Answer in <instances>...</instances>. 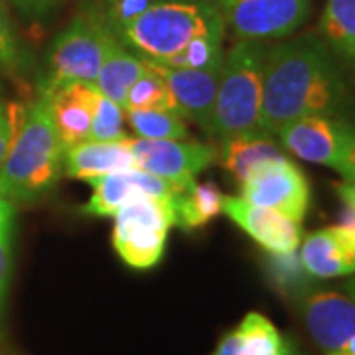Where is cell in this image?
I'll use <instances>...</instances> for the list:
<instances>
[{
	"instance_id": "cell-33",
	"label": "cell",
	"mask_w": 355,
	"mask_h": 355,
	"mask_svg": "<svg viewBox=\"0 0 355 355\" xmlns=\"http://www.w3.org/2000/svg\"><path fill=\"white\" fill-rule=\"evenodd\" d=\"M334 188L338 191V196L343 200V203L349 205L355 211V182H345V180H343L340 184H336Z\"/></svg>"
},
{
	"instance_id": "cell-23",
	"label": "cell",
	"mask_w": 355,
	"mask_h": 355,
	"mask_svg": "<svg viewBox=\"0 0 355 355\" xmlns=\"http://www.w3.org/2000/svg\"><path fill=\"white\" fill-rule=\"evenodd\" d=\"M223 36H225V24L211 28L200 36L191 38L178 53L158 64L172 67V69H202V67L221 64L225 58Z\"/></svg>"
},
{
	"instance_id": "cell-7",
	"label": "cell",
	"mask_w": 355,
	"mask_h": 355,
	"mask_svg": "<svg viewBox=\"0 0 355 355\" xmlns=\"http://www.w3.org/2000/svg\"><path fill=\"white\" fill-rule=\"evenodd\" d=\"M174 225V202L137 198L114 216L113 245L135 268H150L164 254L166 235Z\"/></svg>"
},
{
	"instance_id": "cell-13",
	"label": "cell",
	"mask_w": 355,
	"mask_h": 355,
	"mask_svg": "<svg viewBox=\"0 0 355 355\" xmlns=\"http://www.w3.org/2000/svg\"><path fill=\"white\" fill-rule=\"evenodd\" d=\"M306 328L328 355H342L355 338V302L340 292L310 294L302 306Z\"/></svg>"
},
{
	"instance_id": "cell-32",
	"label": "cell",
	"mask_w": 355,
	"mask_h": 355,
	"mask_svg": "<svg viewBox=\"0 0 355 355\" xmlns=\"http://www.w3.org/2000/svg\"><path fill=\"white\" fill-rule=\"evenodd\" d=\"M14 4L30 16H42L53 10L62 0H12Z\"/></svg>"
},
{
	"instance_id": "cell-3",
	"label": "cell",
	"mask_w": 355,
	"mask_h": 355,
	"mask_svg": "<svg viewBox=\"0 0 355 355\" xmlns=\"http://www.w3.org/2000/svg\"><path fill=\"white\" fill-rule=\"evenodd\" d=\"M268 48L265 42L237 40L223 60L209 135L219 140L263 135L261 103ZM265 137V135H263Z\"/></svg>"
},
{
	"instance_id": "cell-16",
	"label": "cell",
	"mask_w": 355,
	"mask_h": 355,
	"mask_svg": "<svg viewBox=\"0 0 355 355\" xmlns=\"http://www.w3.org/2000/svg\"><path fill=\"white\" fill-rule=\"evenodd\" d=\"M95 91L97 87L85 83H65L48 93H40L50 107L51 121L64 150L89 140Z\"/></svg>"
},
{
	"instance_id": "cell-2",
	"label": "cell",
	"mask_w": 355,
	"mask_h": 355,
	"mask_svg": "<svg viewBox=\"0 0 355 355\" xmlns=\"http://www.w3.org/2000/svg\"><path fill=\"white\" fill-rule=\"evenodd\" d=\"M64 174V146L44 97L26 107L24 121L0 168V198L34 202Z\"/></svg>"
},
{
	"instance_id": "cell-1",
	"label": "cell",
	"mask_w": 355,
	"mask_h": 355,
	"mask_svg": "<svg viewBox=\"0 0 355 355\" xmlns=\"http://www.w3.org/2000/svg\"><path fill=\"white\" fill-rule=\"evenodd\" d=\"M349 105L347 83L324 40L304 34L266 51L259 121L265 137L304 116H340Z\"/></svg>"
},
{
	"instance_id": "cell-36",
	"label": "cell",
	"mask_w": 355,
	"mask_h": 355,
	"mask_svg": "<svg viewBox=\"0 0 355 355\" xmlns=\"http://www.w3.org/2000/svg\"><path fill=\"white\" fill-rule=\"evenodd\" d=\"M2 105H4V103H0V109H2Z\"/></svg>"
},
{
	"instance_id": "cell-34",
	"label": "cell",
	"mask_w": 355,
	"mask_h": 355,
	"mask_svg": "<svg viewBox=\"0 0 355 355\" xmlns=\"http://www.w3.org/2000/svg\"><path fill=\"white\" fill-rule=\"evenodd\" d=\"M14 214H16L14 203L0 198V227H2L4 223H8V221H14Z\"/></svg>"
},
{
	"instance_id": "cell-37",
	"label": "cell",
	"mask_w": 355,
	"mask_h": 355,
	"mask_svg": "<svg viewBox=\"0 0 355 355\" xmlns=\"http://www.w3.org/2000/svg\"><path fill=\"white\" fill-rule=\"evenodd\" d=\"M211 2H216V0H211Z\"/></svg>"
},
{
	"instance_id": "cell-30",
	"label": "cell",
	"mask_w": 355,
	"mask_h": 355,
	"mask_svg": "<svg viewBox=\"0 0 355 355\" xmlns=\"http://www.w3.org/2000/svg\"><path fill=\"white\" fill-rule=\"evenodd\" d=\"M26 107L22 103H4L0 109V168L12 148V142L24 121Z\"/></svg>"
},
{
	"instance_id": "cell-8",
	"label": "cell",
	"mask_w": 355,
	"mask_h": 355,
	"mask_svg": "<svg viewBox=\"0 0 355 355\" xmlns=\"http://www.w3.org/2000/svg\"><path fill=\"white\" fill-rule=\"evenodd\" d=\"M139 170L170 182L180 193L196 184V176L217 162V148L196 140L128 139Z\"/></svg>"
},
{
	"instance_id": "cell-4",
	"label": "cell",
	"mask_w": 355,
	"mask_h": 355,
	"mask_svg": "<svg viewBox=\"0 0 355 355\" xmlns=\"http://www.w3.org/2000/svg\"><path fill=\"white\" fill-rule=\"evenodd\" d=\"M223 24V16L211 0H162L135 18L119 38L146 60L164 62L191 38Z\"/></svg>"
},
{
	"instance_id": "cell-35",
	"label": "cell",
	"mask_w": 355,
	"mask_h": 355,
	"mask_svg": "<svg viewBox=\"0 0 355 355\" xmlns=\"http://www.w3.org/2000/svg\"><path fill=\"white\" fill-rule=\"evenodd\" d=\"M345 291H347V296L352 298L355 302V277L352 280H347V284H345Z\"/></svg>"
},
{
	"instance_id": "cell-10",
	"label": "cell",
	"mask_w": 355,
	"mask_h": 355,
	"mask_svg": "<svg viewBox=\"0 0 355 355\" xmlns=\"http://www.w3.org/2000/svg\"><path fill=\"white\" fill-rule=\"evenodd\" d=\"M235 40L284 38L306 20L308 0H216Z\"/></svg>"
},
{
	"instance_id": "cell-25",
	"label": "cell",
	"mask_w": 355,
	"mask_h": 355,
	"mask_svg": "<svg viewBox=\"0 0 355 355\" xmlns=\"http://www.w3.org/2000/svg\"><path fill=\"white\" fill-rule=\"evenodd\" d=\"M130 128L140 139L186 140L190 137L184 116L174 111H125Z\"/></svg>"
},
{
	"instance_id": "cell-9",
	"label": "cell",
	"mask_w": 355,
	"mask_h": 355,
	"mask_svg": "<svg viewBox=\"0 0 355 355\" xmlns=\"http://www.w3.org/2000/svg\"><path fill=\"white\" fill-rule=\"evenodd\" d=\"M239 198L302 223L310 205V186L304 172L282 154L266 160L243 182Z\"/></svg>"
},
{
	"instance_id": "cell-14",
	"label": "cell",
	"mask_w": 355,
	"mask_h": 355,
	"mask_svg": "<svg viewBox=\"0 0 355 355\" xmlns=\"http://www.w3.org/2000/svg\"><path fill=\"white\" fill-rule=\"evenodd\" d=\"M223 214L233 223H237L249 237H253L265 251L272 254L294 253L302 239L300 223L280 216L272 209L245 202L243 198L225 196Z\"/></svg>"
},
{
	"instance_id": "cell-6",
	"label": "cell",
	"mask_w": 355,
	"mask_h": 355,
	"mask_svg": "<svg viewBox=\"0 0 355 355\" xmlns=\"http://www.w3.org/2000/svg\"><path fill=\"white\" fill-rule=\"evenodd\" d=\"M284 150L355 182V127L340 116H304L279 130Z\"/></svg>"
},
{
	"instance_id": "cell-12",
	"label": "cell",
	"mask_w": 355,
	"mask_h": 355,
	"mask_svg": "<svg viewBox=\"0 0 355 355\" xmlns=\"http://www.w3.org/2000/svg\"><path fill=\"white\" fill-rule=\"evenodd\" d=\"M148 62L164 79L166 87L176 103L178 113L184 119H191L205 132H209L223 62L202 69H172L154 60Z\"/></svg>"
},
{
	"instance_id": "cell-20",
	"label": "cell",
	"mask_w": 355,
	"mask_h": 355,
	"mask_svg": "<svg viewBox=\"0 0 355 355\" xmlns=\"http://www.w3.org/2000/svg\"><path fill=\"white\" fill-rule=\"evenodd\" d=\"M219 142L221 144L217 146V162L239 184H243L266 160L282 156L279 144L270 137H263V135L237 137Z\"/></svg>"
},
{
	"instance_id": "cell-24",
	"label": "cell",
	"mask_w": 355,
	"mask_h": 355,
	"mask_svg": "<svg viewBox=\"0 0 355 355\" xmlns=\"http://www.w3.org/2000/svg\"><path fill=\"white\" fill-rule=\"evenodd\" d=\"M125 111H174L178 113L176 103L166 87L164 79L148 60H146V69L142 71V76L128 89Z\"/></svg>"
},
{
	"instance_id": "cell-26",
	"label": "cell",
	"mask_w": 355,
	"mask_h": 355,
	"mask_svg": "<svg viewBox=\"0 0 355 355\" xmlns=\"http://www.w3.org/2000/svg\"><path fill=\"white\" fill-rule=\"evenodd\" d=\"M127 139L125 132V111L95 91L93 99V119H91V130H89V140L95 142H119Z\"/></svg>"
},
{
	"instance_id": "cell-22",
	"label": "cell",
	"mask_w": 355,
	"mask_h": 355,
	"mask_svg": "<svg viewBox=\"0 0 355 355\" xmlns=\"http://www.w3.org/2000/svg\"><path fill=\"white\" fill-rule=\"evenodd\" d=\"M320 30L334 53L355 64V0H328Z\"/></svg>"
},
{
	"instance_id": "cell-17",
	"label": "cell",
	"mask_w": 355,
	"mask_h": 355,
	"mask_svg": "<svg viewBox=\"0 0 355 355\" xmlns=\"http://www.w3.org/2000/svg\"><path fill=\"white\" fill-rule=\"evenodd\" d=\"M137 168L135 156L130 153L128 139L119 142H95L85 140L64 150V174L76 180L127 172Z\"/></svg>"
},
{
	"instance_id": "cell-5",
	"label": "cell",
	"mask_w": 355,
	"mask_h": 355,
	"mask_svg": "<svg viewBox=\"0 0 355 355\" xmlns=\"http://www.w3.org/2000/svg\"><path fill=\"white\" fill-rule=\"evenodd\" d=\"M111 32L103 8H81L71 24L51 44L48 73L40 83V93H48L65 83H85L95 87L105 42Z\"/></svg>"
},
{
	"instance_id": "cell-29",
	"label": "cell",
	"mask_w": 355,
	"mask_h": 355,
	"mask_svg": "<svg viewBox=\"0 0 355 355\" xmlns=\"http://www.w3.org/2000/svg\"><path fill=\"white\" fill-rule=\"evenodd\" d=\"M268 266H270L272 279L286 291L300 288L306 282L304 266L300 263V259L296 257V251L286 254L268 253Z\"/></svg>"
},
{
	"instance_id": "cell-11",
	"label": "cell",
	"mask_w": 355,
	"mask_h": 355,
	"mask_svg": "<svg viewBox=\"0 0 355 355\" xmlns=\"http://www.w3.org/2000/svg\"><path fill=\"white\" fill-rule=\"evenodd\" d=\"M87 182L93 188V193L89 202L81 207V211L95 217H114L123 205L137 198L146 196L162 202H174L180 193L170 182L139 168L91 178Z\"/></svg>"
},
{
	"instance_id": "cell-28",
	"label": "cell",
	"mask_w": 355,
	"mask_h": 355,
	"mask_svg": "<svg viewBox=\"0 0 355 355\" xmlns=\"http://www.w3.org/2000/svg\"><path fill=\"white\" fill-rule=\"evenodd\" d=\"M22 65V50L14 32L8 10L0 0V69L14 73Z\"/></svg>"
},
{
	"instance_id": "cell-21",
	"label": "cell",
	"mask_w": 355,
	"mask_h": 355,
	"mask_svg": "<svg viewBox=\"0 0 355 355\" xmlns=\"http://www.w3.org/2000/svg\"><path fill=\"white\" fill-rule=\"evenodd\" d=\"M225 193L214 182L193 184L174 200V225L184 231L200 229L223 214Z\"/></svg>"
},
{
	"instance_id": "cell-19",
	"label": "cell",
	"mask_w": 355,
	"mask_h": 355,
	"mask_svg": "<svg viewBox=\"0 0 355 355\" xmlns=\"http://www.w3.org/2000/svg\"><path fill=\"white\" fill-rule=\"evenodd\" d=\"M144 69H146V60L130 53L121 38L111 32L105 42V53H103L95 87L101 95L116 103L125 111L128 89L135 85V81L142 76Z\"/></svg>"
},
{
	"instance_id": "cell-18",
	"label": "cell",
	"mask_w": 355,
	"mask_h": 355,
	"mask_svg": "<svg viewBox=\"0 0 355 355\" xmlns=\"http://www.w3.org/2000/svg\"><path fill=\"white\" fill-rule=\"evenodd\" d=\"M211 355H300L296 345L284 338L263 314L251 312L241 324L225 334Z\"/></svg>"
},
{
	"instance_id": "cell-31",
	"label": "cell",
	"mask_w": 355,
	"mask_h": 355,
	"mask_svg": "<svg viewBox=\"0 0 355 355\" xmlns=\"http://www.w3.org/2000/svg\"><path fill=\"white\" fill-rule=\"evenodd\" d=\"M12 235L14 221H8L0 227V310L12 272Z\"/></svg>"
},
{
	"instance_id": "cell-27",
	"label": "cell",
	"mask_w": 355,
	"mask_h": 355,
	"mask_svg": "<svg viewBox=\"0 0 355 355\" xmlns=\"http://www.w3.org/2000/svg\"><path fill=\"white\" fill-rule=\"evenodd\" d=\"M156 0H105L103 14L109 28L119 36L135 18L148 10Z\"/></svg>"
},
{
	"instance_id": "cell-15",
	"label": "cell",
	"mask_w": 355,
	"mask_h": 355,
	"mask_svg": "<svg viewBox=\"0 0 355 355\" xmlns=\"http://www.w3.org/2000/svg\"><path fill=\"white\" fill-rule=\"evenodd\" d=\"M300 263L310 277L334 279L355 272V229H320L308 235L300 249Z\"/></svg>"
}]
</instances>
